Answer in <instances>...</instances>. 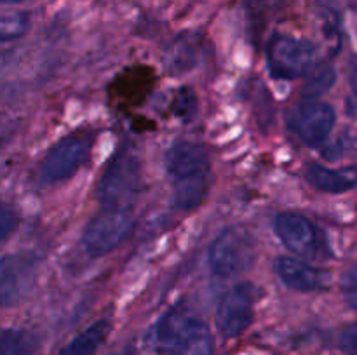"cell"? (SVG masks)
<instances>
[{
  "mask_svg": "<svg viewBox=\"0 0 357 355\" xmlns=\"http://www.w3.org/2000/svg\"><path fill=\"white\" fill-rule=\"evenodd\" d=\"M152 341L160 355H215V340L208 324L174 308L155 324Z\"/></svg>",
  "mask_w": 357,
  "mask_h": 355,
  "instance_id": "cell-2",
  "label": "cell"
},
{
  "mask_svg": "<svg viewBox=\"0 0 357 355\" xmlns=\"http://www.w3.org/2000/svg\"><path fill=\"white\" fill-rule=\"evenodd\" d=\"M143 187L142 162L131 150H119L96 184V198L107 209H129Z\"/></svg>",
  "mask_w": 357,
  "mask_h": 355,
  "instance_id": "cell-3",
  "label": "cell"
},
{
  "mask_svg": "<svg viewBox=\"0 0 357 355\" xmlns=\"http://www.w3.org/2000/svg\"><path fill=\"white\" fill-rule=\"evenodd\" d=\"M335 84V70L331 66H316L309 77V82L303 87V100H317L321 94L331 89Z\"/></svg>",
  "mask_w": 357,
  "mask_h": 355,
  "instance_id": "cell-16",
  "label": "cell"
},
{
  "mask_svg": "<svg viewBox=\"0 0 357 355\" xmlns=\"http://www.w3.org/2000/svg\"><path fill=\"white\" fill-rule=\"evenodd\" d=\"M274 271L288 289L298 292H316L328 287V271L293 256H279L274 261Z\"/></svg>",
  "mask_w": 357,
  "mask_h": 355,
  "instance_id": "cell-12",
  "label": "cell"
},
{
  "mask_svg": "<svg viewBox=\"0 0 357 355\" xmlns=\"http://www.w3.org/2000/svg\"><path fill=\"white\" fill-rule=\"evenodd\" d=\"M38 260L30 253L0 256V308L17 305L33 289Z\"/></svg>",
  "mask_w": 357,
  "mask_h": 355,
  "instance_id": "cell-11",
  "label": "cell"
},
{
  "mask_svg": "<svg viewBox=\"0 0 357 355\" xmlns=\"http://www.w3.org/2000/svg\"><path fill=\"white\" fill-rule=\"evenodd\" d=\"M135 214L129 209H107L98 212L82 232V247L91 258L107 256L135 232Z\"/></svg>",
  "mask_w": 357,
  "mask_h": 355,
  "instance_id": "cell-7",
  "label": "cell"
},
{
  "mask_svg": "<svg viewBox=\"0 0 357 355\" xmlns=\"http://www.w3.org/2000/svg\"><path fill=\"white\" fill-rule=\"evenodd\" d=\"M20 225V216L14 211L13 205L0 200V244L6 242Z\"/></svg>",
  "mask_w": 357,
  "mask_h": 355,
  "instance_id": "cell-19",
  "label": "cell"
},
{
  "mask_svg": "<svg viewBox=\"0 0 357 355\" xmlns=\"http://www.w3.org/2000/svg\"><path fill=\"white\" fill-rule=\"evenodd\" d=\"M112 331V324L107 319L96 320L89 327L77 334L72 341L59 350L58 355H94V352L105 343Z\"/></svg>",
  "mask_w": 357,
  "mask_h": 355,
  "instance_id": "cell-14",
  "label": "cell"
},
{
  "mask_svg": "<svg viewBox=\"0 0 357 355\" xmlns=\"http://www.w3.org/2000/svg\"><path fill=\"white\" fill-rule=\"evenodd\" d=\"M164 167L173 181V204L194 209L202 204L209 190L208 150L195 141L178 139L164 153Z\"/></svg>",
  "mask_w": 357,
  "mask_h": 355,
  "instance_id": "cell-1",
  "label": "cell"
},
{
  "mask_svg": "<svg viewBox=\"0 0 357 355\" xmlns=\"http://www.w3.org/2000/svg\"><path fill=\"white\" fill-rule=\"evenodd\" d=\"M257 289L250 282H241L230 287L216 305V327L227 340L241 336L251 326L255 317Z\"/></svg>",
  "mask_w": 357,
  "mask_h": 355,
  "instance_id": "cell-9",
  "label": "cell"
},
{
  "mask_svg": "<svg viewBox=\"0 0 357 355\" xmlns=\"http://www.w3.org/2000/svg\"><path fill=\"white\" fill-rule=\"evenodd\" d=\"M112 355H131V352H129V350H122V352H117V354H112Z\"/></svg>",
  "mask_w": 357,
  "mask_h": 355,
  "instance_id": "cell-24",
  "label": "cell"
},
{
  "mask_svg": "<svg viewBox=\"0 0 357 355\" xmlns=\"http://www.w3.org/2000/svg\"><path fill=\"white\" fill-rule=\"evenodd\" d=\"M258 242L253 232L230 226L218 233L208 249L209 270L222 278L244 274L257 260Z\"/></svg>",
  "mask_w": 357,
  "mask_h": 355,
  "instance_id": "cell-4",
  "label": "cell"
},
{
  "mask_svg": "<svg viewBox=\"0 0 357 355\" xmlns=\"http://www.w3.org/2000/svg\"><path fill=\"white\" fill-rule=\"evenodd\" d=\"M93 136L86 132L65 136L51 146L38 166L42 184H58L75 176L91 153Z\"/></svg>",
  "mask_w": 357,
  "mask_h": 355,
  "instance_id": "cell-8",
  "label": "cell"
},
{
  "mask_svg": "<svg viewBox=\"0 0 357 355\" xmlns=\"http://www.w3.org/2000/svg\"><path fill=\"white\" fill-rule=\"evenodd\" d=\"M338 347L342 352L352 355L357 354V324L345 327L340 334V340H338Z\"/></svg>",
  "mask_w": 357,
  "mask_h": 355,
  "instance_id": "cell-21",
  "label": "cell"
},
{
  "mask_svg": "<svg viewBox=\"0 0 357 355\" xmlns=\"http://www.w3.org/2000/svg\"><path fill=\"white\" fill-rule=\"evenodd\" d=\"M278 239L296 256L309 261H326L331 258V247L326 233L319 225L303 214L281 212L274 219Z\"/></svg>",
  "mask_w": 357,
  "mask_h": 355,
  "instance_id": "cell-6",
  "label": "cell"
},
{
  "mask_svg": "<svg viewBox=\"0 0 357 355\" xmlns=\"http://www.w3.org/2000/svg\"><path fill=\"white\" fill-rule=\"evenodd\" d=\"M319 51L314 42L286 33H274L267 42V65L272 77L296 80L316 70Z\"/></svg>",
  "mask_w": 357,
  "mask_h": 355,
  "instance_id": "cell-5",
  "label": "cell"
},
{
  "mask_svg": "<svg viewBox=\"0 0 357 355\" xmlns=\"http://www.w3.org/2000/svg\"><path fill=\"white\" fill-rule=\"evenodd\" d=\"M201 51V40L195 35H187V37L178 38L176 44L173 45L169 52L171 66L178 72H183V59H195V56Z\"/></svg>",
  "mask_w": 357,
  "mask_h": 355,
  "instance_id": "cell-18",
  "label": "cell"
},
{
  "mask_svg": "<svg viewBox=\"0 0 357 355\" xmlns=\"http://www.w3.org/2000/svg\"><path fill=\"white\" fill-rule=\"evenodd\" d=\"M344 294L347 303L351 305V308H354L357 312V267L354 270H351L345 277L344 282Z\"/></svg>",
  "mask_w": 357,
  "mask_h": 355,
  "instance_id": "cell-22",
  "label": "cell"
},
{
  "mask_svg": "<svg viewBox=\"0 0 357 355\" xmlns=\"http://www.w3.org/2000/svg\"><path fill=\"white\" fill-rule=\"evenodd\" d=\"M195 108V96L188 89L178 90L176 96H174L173 104H171V110L176 113V117L180 118H188L192 117Z\"/></svg>",
  "mask_w": 357,
  "mask_h": 355,
  "instance_id": "cell-20",
  "label": "cell"
},
{
  "mask_svg": "<svg viewBox=\"0 0 357 355\" xmlns=\"http://www.w3.org/2000/svg\"><path fill=\"white\" fill-rule=\"evenodd\" d=\"M305 180L324 194H345L357 187V167L330 169L321 164H310L305 171Z\"/></svg>",
  "mask_w": 357,
  "mask_h": 355,
  "instance_id": "cell-13",
  "label": "cell"
},
{
  "mask_svg": "<svg viewBox=\"0 0 357 355\" xmlns=\"http://www.w3.org/2000/svg\"><path fill=\"white\" fill-rule=\"evenodd\" d=\"M23 2H28V0H0V6H16Z\"/></svg>",
  "mask_w": 357,
  "mask_h": 355,
  "instance_id": "cell-23",
  "label": "cell"
},
{
  "mask_svg": "<svg viewBox=\"0 0 357 355\" xmlns=\"http://www.w3.org/2000/svg\"><path fill=\"white\" fill-rule=\"evenodd\" d=\"M40 347V340L35 333L26 329L0 331V355H33Z\"/></svg>",
  "mask_w": 357,
  "mask_h": 355,
  "instance_id": "cell-15",
  "label": "cell"
},
{
  "mask_svg": "<svg viewBox=\"0 0 357 355\" xmlns=\"http://www.w3.org/2000/svg\"><path fill=\"white\" fill-rule=\"evenodd\" d=\"M335 120L337 113L331 104L319 100H303L293 106L288 125L303 145L319 146L333 131Z\"/></svg>",
  "mask_w": 357,
  "mask_h": 355,
  "instance_id": "cell-10",
  "label": "cell"
},
{
  "mask_svg": "<svg viewBox=\"0 0 357 355\" xmlns=\"http://www.w3.org/2000/svg\"><path fill=\"white\" fill-rule=\"evenodd\" d=\"M30 28V16L24 13L0 14V44L23 37Z\"/></svg>",
  "mask_w": 357,
  "mask_h": 355,
  "instance_id": "cell-17",
  "label": "cell"
}]
</instances>
